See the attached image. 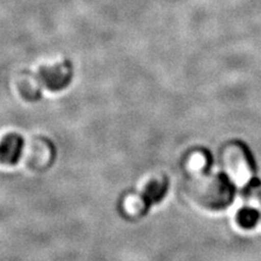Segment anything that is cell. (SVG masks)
Masks as SVG:
<instances>
[{"mask_svg": "<svg viewBox=\"0 0 261 261\" xmlns=\"http://www.w3.org/2000/svg\"><path fill=\"white\" fill-rule=\"evenodd\" d=\"M224 174L241 189H255L259 182L255 177V165L247 147L240 142L226 145L222 151Z\"/></svg>", "mask_w": 261, "mask_h": 261, "instance_id": "obj_1", "label": "cell"}, {"mask_svg": "<svg viewBox=\"0 0 261 261\" xmlns=\"http://www.w3.org/2000/svg\"><path fill=\"white\" fill-rule=\"evenodd\" d=\"M195 183V195L202 206L211 210H221L233 201L235 185L224 173L205 174Z\"/></svg>", "mask_w": 261, "mask_h": 261, "instance_id": "obj_2", "label": "cell"}, {"mask_svg": "<svg viewBox=\"0 0 261 261\" xmlns=\"http://www.w3.org/2000/svg\"><path fill=\"white\" fill-rule=\"evenodd\" d=\"M42 80L50 91H60L67 87L73 76V69L69 61L56 65L53 68H45L40 71Z\"/></svg>", "mask_w": 261, "mask_h": 261, "instance_id": "obj_3", "label": "cell"}, {"mask_svg": "<svg viewBox=\"0 0 261 261\" xmlns=\"http://www.w3.org/2000/svg\"><path fill=\"white\" fill-rule=\"evenodd\" d=\"M212 158L206 149H195L189 153L184 162L185 171L194 178L205 175L209 172Z\"/></svg>", "mask_w": 261, "mask_h": 261, "instance_id": "obj_4", "label": "cell"}, {"mask_svg": "<svg viewBox=\"0 0 261 261\" xmlns=\"http://www.w3.org/2000/svg\"><path fill=\"white\" fill-rule=\"evenodd\" d=\"M150 206L143 193H129L121 201V210L129 219L143 218L149 211Z\"/></svg>", "mask_w": 261, "mask_h": 261, "instance_id": "obj_5", "label": "cell"}, {"mask_svg": "<svg viewBox=\"0 0 261 261\" xmlns=\"http://www.w3.org/2000/svg\"><path fill=\"white\" fill-rule=\"evenodd\" d=\"M24 141L18 134H10L3 138L0 143V161L7 165H15L23 150Z\"/></svg>", "mask_w": 261, "mask_h": 261, "instance_id": "obj_6", "label": "cell"}, {"mask_svg": "<svg viewBox=\"0 0 261 261\" xmlns=\"http://www.w3.org/2000/svg\"><path fill=\"white\" fill-rule=\"evenodd\" d=\"M169 189V183L166 177L163 178H153L146 184L145 189L143 191V195L146 199L149 201L150 205L160 202L163 198L166 197Z\"/></svg>", "mask_w": 261, "mask_h": 261, "instance_id": "obj_7", "label": "cell"}, {"mask_svg": "<svg viewBox=\"0 0 261 261\" xmlns=\"http://www.w3.org/2000/svg\"><path fill=\"white\" fill-rule=\"evenodd\" d=\"M238 223L243 227L249 230V228L255 227L260 220V212L254 207H244L236 216Z\"/></svg>", "mask_w": 261, "mask_h": 261, "instance_id": "obj_8", "label": "cell"}]
</instances>
